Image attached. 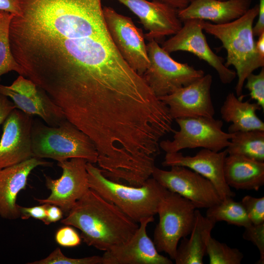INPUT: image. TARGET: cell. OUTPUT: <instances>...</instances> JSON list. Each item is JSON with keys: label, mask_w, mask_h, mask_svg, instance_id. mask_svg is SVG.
I'll use <instances>...</instances> for the list:
<instances>
[{"label": "cell", "mask_w": 264, "mask_h": 264, "mask_svg": "<svg viewBox=\"0 0 264 264\" xmlns=\"http://www.w3.org/2000/svg\"><path fill=\"white\" fill-rule=\"evenodd\" d=\"M149 41V64L142 76L157 97L169 95L204 75L202 70L174 60L157 41Z\"/></svg>", "instance_id": "6"}, {"label": "cell", "mask_w": 264, "mask_h": 264, "mask_svg": "<svg viewBox=\"0 0 264 264\" xmlns=\"http://www.w3.org/2000/svg\"></svg>", "instance_id": "39"}, {"label": "cell", "mask_w": 264, "mask_h": 264, "mask_svg": "<svg viewBox=\"0 0 264 264\" xmlns=\"http://www.w3.org/2000/svg\"><path fill=\"white\" fill-rule=\"evenodd\" d=\"M206 216L216 222L224 221L244 228L252 224L241 202L236 201L231 197L208 208Z\"/></svg>", "instance_id": "24"}, {"label": "cell", "mask_w": 264, "mask_h": 264, "mask_svg": "<svg viewBox=\"0 0 264 264\" xmlns=\"http://www.w3.org/2000/svg\"><path fill=\"white\" fill-rule=\"evenodd\" d=\"M28 264H102L100 256H92L80 258H70L65 256L59 247L55 248L46 257Z\"/></svg>", "instance_id": "27"}, {"label": "cell", "mask_w": 264, "mask_h": 264, "mask_svg": "<svg viewBox=\"0 0 264 264\" xmlns=\"http://www.w3.org/2000/svg\"><path fill=\"white\" fill-rule=\"evenodd\" d=\"M258 19L253 26V33L255 36H259L264 33V0H259Z\"/></svg>", "instance_id": "35"}, {"label": "cell", "mask_w": 264, "mask_h": 264, "mask_svg": "<svg viewBox=\"0 0 264 264\" xmlns=\"http://www.w3.org/2000/svg\"><path fill=\"white\" fill-rule=\"evenodd\" d=\"M251 3L252 0H193L177 13L182 22L201 19L221 24L243 15L251 8Z\"/></svg>", "instance_id": "19"}, {"label": "cell", "mask_w": 264, "mask_h": 264, "mask_svg": "<svg viewBox=\"0 0 264 264\" xmlns=\"http://www.w3.org/2000/svg\"><path fill=\"white\" fill-rule=\"evenodd\" d=\"M0 10L14 15H19L20 12L17 0H0Z\"/></svg>", "instance_id": "36"}, {"label": "cell", "mask_w": 264, "mask_h": 264, "mask_svg": "<svg viewBox=\"0 0 264 264\" xmlns=\"http://www.w3.org/2000/svg\"><path fill=\"white\" fill-rule=\"evenodd\" d=\"M87 162L80 158L58 162V166L62 169V176L57 179L44 176L45 186L51 191L50 195L46 198L34 199L40 204L56 205L67 214L89 189Z\"/></svg>", "instance_id": "10"}, {"label": "cell", "mask_w": 264, "mask_h": 264, "mask_svg": "<svg viewBox=\"0 0 264 264\" xmlns=\"http://www.w3.org/2000/svg\"><path fill=\"white\" fill-rule=\"evenodd\" d=\"M33 157L58 162L80 158L96 164L98 154L91 139L66 119L57 126L33 121Z\"/></svg>", "instance_id": "4"}, {"label": "cell", "mask_w": 264, "mask_h": 264, "mask_svg": "<svg viewBox=\"0 0 264 264\" xmlns=\"http://www.w3.org/2000/svg\"><path fill=\"white\" fill-rule=\"evenodd\" d=\"M217 222L197 209L189 238H183L178 245L174 260L176 264H203L211 232Z\"/></svg>", "instance_id": "21"}, {"label": "cell", "mask_w": 264, "mask_h": 264, "mask_svg": "<svg viewBox=\"0 0 264 264\" xmlns=\"http://www.w3.org/2000/svg\"><path fill=\"white\" fill-rule=\"evenodd\" d=\"M227 154L226 150L215 152L204 148L193 156L184 155L180 152L166 153L162 165L183 166L198 173L212 182L222 199L235 196L224 176V163Z\"/></svg>", "instance_id": "16"}, {"label": "cell", "mask_w": 264, "mask_h": 264, "mask_svg": "<svg viewBox=\"0 0 264 264\" xmlns=\"http://www.w3.org/2000/svg\"><path fill=\"white\" fill-rule=\"evenodd\" d=\"M0 93L10 98L16 109L37 115L50 126L59 125L66 118L61 109L31 80L20 75L10 86L0 84Z\"/></svg>", "instance_id": "12"}, {"label": "cell", "mask_w": 264, "mask_h": 264, "mask_svg": "<svg viewBox=\"0 0 264 264\" xmlns=\"http://www.w3.org/2000/svg\"><path fill=\"white\" fill-rule=\"evenodd\" d=\"M179 130L174 131L172 140H161L160 149L166 153L180 152L185 149L201 148L215 152L226 148L232 133L222 130L221 120L214 117H189L175 119Z\"/></svg>", "instance_id": "7"}, {"label": "cell", "mask_w": 264, "mask_h": 264, "mask_svg": "<svg viewBox=\"0 0 264 264\" xmlns=\"http://www.w3.org/2000/svg\"><path fill=\"white\" fill-rule=\"evenodd\" d=\"M13 15L0 10V77L12 71L25 77V72L14 59L10 46L9 27Z\"/></svg>", "instance_id": "25"}, {"label": "cell", "mask_w": 264, "mask_h": 264, "mask_svg": "<svg viewBox=\"0 0 264 264\" xmlns=\"http://www.w3.org/2000/svg\"><path fill=\"white\" fill-rule=\"evenodd\" d=\"M177 11L187 7L193 0H155Z\"/></svg>", "instance_id": "37"}, {"label": "cell", "mask_w": 264, "mask_h": 264, "mask_svg": "<svg viewBox=\"0 0 264 264\" xmlns=\"http://www.w3.org/2000/svg\"><path fill=\"white\" fill-rule=\"evenodd\" d=\"M107 30L116 49L137 73L143 76L149 64L147 44L141 28L132 19L109 6L103 7Z\"/></svg>", "instance_id": "8"}, {"label": "cell", "mask_w": 264, "mask_h": 264, "mask_svg": "<svg viewBox=\"0 0 264 264\" xmlns=\"http://www.w3.org/2000/svg\"><path fill=\"white\" fill-rule=\"evenodd\" d=\"M223 173L230 188L258 191L264 185V162L242 155L227 154Z\"/></svg>", "instance_id": "20"}, {"label": "cell", "mask_w": 264, "mask_h": 264, "mask_svg": "<svg viewBox=\"0 0 264 264\" xmlns=\"http://www.w3.org/2000/svg\"><path fill=\"white\" fill-rule=\"evenodd\" d=\"M46 204H41L33 207H23L18 205L20 218L22 220L33 218L43 222L46 218Z\"/></svg>", "instance_id": "32"}, {"label": "cell", "mask_w": 264, "mask_h": 264, "mask_svg": "<svg viewBox=\"0 0 264 264\" xmlns=\"http://www.w3.org/2000/svg\"><path fill=\"white\" fill-rule=\"evenodd\" d=\"M196 209L190 201L167 190L158 207L159 221L154 233L153 242L159 252L174 260L180 240L192 231Z\"/></svg>", "instance_id": "5"}, {"label": "cell", "mask_w": 264, "mask_h": 264, "mask_svg": "<svg viewBox=\"0 0 264 264\" xmlns=\"http://www.w3.org/2000/svg\"><path fill=\"white\" fill-rule=\"evenodd\" d=\"M46 218L43 222L45 225L56 222L63 219V212L58 206L46 204Z\"/></svg>", "instance_id": "33"}, {"label": "cell", "mask_w": 264, "mask_h": 264, "mask_svg": "<svg viewBox=\"0 0 264 264\" xmlns=\"http://www.w3.org/2000/svg\"><path fill=\"white\" fill-rule=\"evenodd\" d=\"M134 13L148 32L149 41L161 40L176 34L182 26L178 11L163 3L153 0H116Z\"/></svg>", "instance_id": "17"}, {"label": "cell", "mask_w": 264, "mask_h": 264, "mask_svg": "<svg viewBox=\"0 0 264 264\" xmlns=\"http://www.w3.org/2000/svg\"><path fill=\"white\" fill-rule=\"evenodd\" d=\"M258 40L255 42V46L258 53L264 57V33L258 36Z\"/></svg>", "instance_id": "38"}, {"label": "cell", "mask_w": 264, "mask_h": 264, "mask_svg": "<svg viewBox=\"0 0 264 264\" xmlns=\"http://www.w3.org/2000/svg\"><path fill=\"white\" fill-rule=\"evenodd\" d=\"M32 116L14 109L2 124L0 140V170L33 157Z\"/></svg>", "instance_id": "14"}, {"label": "cell", "mask_w": 264, "mask_h": 264, "mask_svg": "<svg viewBox=\"0 0 264 264\" xmlns=\"http://www.w3.org/2000/svg\"><path fill=\"white\" fill-rule=\"evenodd\" d=\"M248 218L253 224L264 223V197L244 196L241 200Z\"/></svg>", "instance_id": "28"}, {"label": "cell", "mask_w": 264, "mask_h": 264, "mask_svg": "<svg viewBox=\"0 0 264 264\" xmlns=\"http://www.w3.org/2000/svg\"><path fill=\"white\" fill-rule=\"evenodd\" d=\"M52 163L35 157L0 170V217L13 220L20 218L16 200L19 193L26 188L28 177L40 166Z\"/></svg>", "instance_id": "18"}, {"label": "cell", "mask_w": 264, "mask_h": 264, "mask_svg": "<svg viewBox=\"0 0 264 264\" xmlns=\"http://www.w3.org/2000/svg\"><path fill=\"white\" fill-rule=\"evenodd\" d=\"M243 238L252 242L258 248L260 258L258 264L264 263V223L260 224H251L244 228Z\"/></svg>", "instance_id": "30"}, {"label": "cell", "mask_w": 264, "mask_h": 264, "mask_svg": "<svg viewBox=\"0 0 264 264\" xmlns=\"http://www.w3.org/2000/svg\"><path fill=\"white\" fill-rule=\"evenodd\" d=\"M259 13V4L251 7L243 15L228 23L217 24L203 21V30L218 39L226 51L225 66H233L238 81L235 88L236 96L243 98V87L247 77L264 66V57L257 52L253 33L255 19Z\"/></svg>", "instance_id": "2"}, {"label": "cell", "mask_w": 264, "mask_h": 264, "mask_svg": "<svg viewBox=\"0 0 264 264\" xmlns=\"http://www.w3.org/2000/svg\"><path fill=\"white\" fill-rule=\"evenodd\" d=\"M14 109L16 107L13 102L7 96L0 93V126Z\"/></svg>", "instance_id": "34"}, {"label": "cell", "mask_w": 264, "mask_h": 264, "mask_svg": "<svg viewBox=\"0 0 264 264\" xmlns=\"http://www.w3.org/2000/svg\"><path fill=\"white\" fill-rule=\"evenodd\" d=\"M210 264H240L243 254L237 248H232L211 236L206 247Z\"/></svg>", "instance_id": "26"}, {"label": "cell", "mask_w": 264, "mask_h": 264, "mask_svg": "<svg viewBox=\"0 0 264 264\" xmlns=\"http://www.w3.org/2000/svg\"><path fill=\"white\" fill-rule=\"evenodd\" d=\"M203 21L190 19L183 21L180 29L165 41L161 47L169 54L179 51L193 54L216 71L222 83L230 84L236 78V72L226 67L224 59L210 47L203 32Z\"/></svg>", "instance_id": "11"}, {"label": "cell", "mask_w": 264, "mask_h": 264, "mask_svg": "<svg viewBox=\"0 0 264 264\" xmlns=\"http://www.w3.org/2000/svg\"><path fill=\"white\" fill-rule=\"evenodd\" d=\"M170 167L164 170L155 166L152 176L169 191L190 201L197 209H207L221 200L208 179L185 167Z\"/></svg>", "instance_id": "9"}, {"label": "cell", "mask_w": 264, "mask_h": 264, "mask_svg": "<svg viewBox=\"0 0 264 264\" xmlns=\"http://www.w3.org/2000/svg\"><path fill=\"white\" fill-rule=\"evenodd\" d=\"M212 82L211 74H204L188 86L158 99L167 106L174 120L181 118L214 117L215 111L211 94Z\"/></svg>", "instance_id": "13"}, {"label": "cell", "mask_w": 264, "mask_h": 264, "mask_svg": "<svg viewBox=\"0 0 264 264\" xmlns=\"http://www.w3.org/2000/svg\"><path fill=\"white\" fill-rule=\"evenodd\" d=\"M228 146V154L242 155L264 162V131L252 130L232 133Z\"/></svg>", "instance_id": "23"}, {"label": "cell", "mask_w": 264, "mask_h": 264, "mask_svg": "<svg viewBox=\"0 0 264 264\" xmlns=\"http://www.w3.org/2000/svg\"><path fill=\"white\" fill-rule=\"evenodd\" d=\"M61 223L78 229L85 243L103 251L127 242L139 226L116 205L90 188Z\"/></svg>", "instance_id": "1"}, {"label": "cell", "mask_w": 264, "mask_h": 264, "mask_svg": "<svg viewBox=\"0 0 264 264\" xmlns=\"http://www.w3.org/2000/svg\"><path fill=\"white\" fill-rule=\"evenodd\" d=\"M244 88L248 90L252 99L264 110V68L257 74H250L246 78Z\"/></svg>", "instance_id": "29"}, {"label": "cell", "mask_w": 264, "mask_h": 264, "mask_svg": "<svg viewBox=\"0 0 264 264\" xmlns=\"http://www.w3.org/2000/svg\"><path fill=\"white\" fill-rule=\"evenodd\" d=\"M261 110L256 103L243 101L234 92H230L226 96L220 112L223 121L231 123L228 132L234 133L252 130L264 131V123L256 114Z\"/></svg>", "instance_id": "22"}, {"label": "cell", "mask_w": 264, "mask_h": 264, "mask_svg": "<svg viewBox=\"0 0 264 264\" xmlns=\"http://www.w3.org/2000/svg\"><path fill=\"white\" fill-rule=\"evenodd\" d=\"M59 228L56 232L55 240L60 246L65 247H73L79 245L82 238L78 233L70 225Z\"/></svg>", "instance_id": "31"}, {"label": "cell", "mask_w": 264, "mask_h": 264, "mask_svg": "<svg viewBox=\"0 0 264 264\" xmlns=\"http://www.w3.org/2000/svg\"><path fill=\"white\" fill-rule=\"evenodd\" d=\"M89 188L112 203L136 222L157 214L158 207L167 189L154 178L133 186L110 180L99 167L87 162Z\"/></svg>", "instance_id": "3"}, {"label": "cell", "mask_w": 264, "mask_h": 264, "mask_svg": "<svg viewBox=\"0 0 264 264\" xmlns=\"http://www.w3.org/2000/svg\"><path fill=\"white\" fill-rule=\"evenodd\" d=\"M154 216L145 218L127 242L104 251L102 264H172L171 259L159 254L147 233L148 225Z\"/></svg>", "instance_id": "15"}]
</instances>
